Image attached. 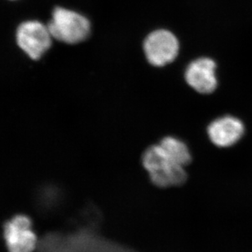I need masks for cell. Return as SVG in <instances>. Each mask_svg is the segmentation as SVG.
Instances as JSON below:
<instances>
[{
    "instance_id": "1",
    "label": "cell",
    "mask_w": 252,
    "mask_h": 252,
    "mask_svg": "<svg viewBox=\"0 0 252 252\" xmlns=\"http://www.w3.org/2000/svg\"><path fill=\"white\" fill-rule=\"evenodd\" d=\"M142 162L152 183L160 188L182 186L188 179L185 167L172 162L159 144L145 150Z\"/></svg>"
},
{
    "instance_id": "2",
    "label": "cell",
    "mask_w": 252,
    "mask_h": 252,
    "mask_svg": "<svg viewBox=\"0 0 252 252\" xmlns=\"http://www.w3.org/2000/svg\"><path fill=\"white\" fill-rule=\"evenodd\" d=\"M51 35L57 40L75 44L85 40L91 31L90 22L83 15L63 7H57L48 23Z\"/></svg>"
},
{
    "instance_id": "3",
    "label": "cell",
    "mask_w": 252,
    "mask_h": 252,
    "mask_svg": "<svg viewBox=\"0 0 252 252\" xmlns=\"http://www.w3.org/2000/svg\"><path fill=\"white\" fill-rule=\"evenodd\" d=\"M16 37L21 49L33 60L39 59L50 48L53 38L48 27L37 21L20 25Z\"/></svg>"
},
{
    "instance_id": "4",
    "label": "cell",
    "mask_w": 252,
    "mask_h": 252,
    "mask_svg": "<svg viewBox=\"0 0 252 252\" xmlns=\"http://www.w3.org/2000/svg\"><path fill=\"white\" fill-rule=\"evenodd\" d=\"M3 237L9 252H33L38 243L32 220L27 215H17L6 222Z\"/></svg>"
},
{
    "instance_id": "5",
    "label": "cell",
    "mask_w": 252,
    "mask_h": 252,
    "mask_svg": "<svg viewBox=\"0 0 252 252\" xmlns=\"http://www.w3.org/2000/svg\"><path fill=\"white\" fill-rule=\"evenodd\" d=\"M179 42L168 31L159 30L150 33L144 42V51L148 62L155 66H163L176 59Z\"/></svg>"
},
{
    "instance_id": "6",
    "label": "cell",
    "mask_w": 252,
    "mask_h": 252,
    "mask_svg": "<svg viewBox=\"0 0 252 252\" xmlns=\"http://www.w3.org/2000/svg\"><path fill=\"white\" fill-rule=\"evenodd\" d=\"M245 131L243 122L236 117L226 115L215 119L207 127L209 139L218 147H230L242 139Z\"/></svg>"
},
{
    "instance_id": "7",
    "label": "cell",
    "mask_w": 252,
    "mask_h": 252,
    "mask_svg": "<svg viewBox=\"0 0 252 252\" xmlns=\"http://www.w3.org/2000/svg\"><path fill=\"white\" fill-rule=\"evenodd\" d=\"M216 66L213 60L206 57L191 62L186 72L187 84L197 93H213L217 87Z\"/></svg>"
},
{
    "instance_id": "8",
    "label": "cell",
    "mask_w": 252,
    "mask_h": 252,
    "mask_svg": "<svg viewBox=\"0 0 252 252\" xmlns=\"http://www.w3.org/2000/svg\"><path fill=\"white\" fill-rule=\"evenodd\" d=\"M159 145L167 157L176 164L185 167L192 162L190 150L183 140L174 136H166L161 140Z\"/></svg>"
}]
</instances>
